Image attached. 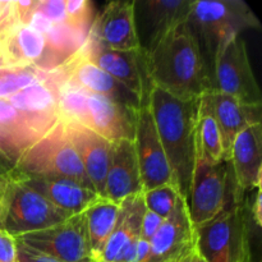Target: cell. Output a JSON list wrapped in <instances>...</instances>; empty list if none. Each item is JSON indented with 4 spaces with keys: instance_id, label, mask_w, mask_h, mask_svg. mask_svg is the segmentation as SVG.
I'll return each mask as SVG.
<instances>
[{
    "instance_id": "9a60e30c",
    "label": "cell",
    "mask_w": 262,
    "mask_h": 262,
    "mask_svg": "<svg viewBox=\"0 0 262 262\" xmlns=\"http://www.w3.org/2000/svg\"><path fill=\"white\" fill-rule=\"evenodd\" d=\"M58 81V72L55 69L45 79L26 87L7 99L40 137H43L60 122Z\"/></svg>"
},
{
    "instance_id": "4dcf8cb0",
    "label": "cell",
    "mask_w": 262,
    "mask_h": 262,
    "mask_svg": "<svg viewBox=\"0 0 262 262\" xmlns=\"http://www.w3.org/2000/svg\"><path fill=\"white\" fill-rule=\"evenodd\" d=\"M36 12L51 25L68 26L66 17V0H38Z\"/></svg>"
},
{
    "instance_id": "7a4b0ae2",
    "label": "cell",
    "mask_w": 262,
    "mask_h": 262,
    "mask_svg": "<svg viewBox=\"0 0 262 262\" xmlns=\"http://www.w3.org/2000/svg\"><path fill=\"white\" fill-rule=\"evenodd\" d=\"M150 106L171 173V184L187 202L197 160L200 99H179L154 87Z\"/></svg>"
},
{
    "instance_id": "836d02e7",
    "label": "cell",
    "mask_w": 262,
    "mask_h": 262,
    "mask_svg": "<svg viewBox=\"0 0 262 262\" xmlns=\"http://www.w3.org/2000/svg\"><path fill=\"white\" fill-rule=\"evenodd\" d=\"M17 239V238H15ZM17 262H60L50 256L41 253L17 239Z\"/></svg>"
},
{
    "instance_id": "8d00e7d4",
    "label": "cell",
    "mask_w": 262,
    "mask_h": 262,
    "mask_svg": "<svg viewBox=\"0 0 262 262\" xmlns=\"http://www.w3.org/2000/svg\"><path fill=\"white\" fill-rule=\"evenodd\" d=\"M8 183H9V173L0 174V211H2L3 204H4L5 193H7Z\"/></svg>"
},
{
    "instance_id": "484cf974",
    "label": "cell",
    "mask_w": 262,
    "mask_h": 262,
    "mask_svg": "<svg viewBox=\"0 0 262 262\" xmlns=\"http://www.w3.org/2000/svg\"><path fill=\"white\" fill-rule=\"evenodd\" d=\"M118 211L119 205L101 197L83 211L90 245L96 262H101L102 253L117 222Z\"/></svg>"
},
{
    "instance_id": "8fae6325",
    "label": "cell",
    "mask_w": 262,
    "mask_h": 262,
    "mask_svg": "<svg viewBox=\"0 0 262 262\" xmlns=\"http://www.w3.org/2000/svg\"><path fill=\"white\" fill-rule=\"evenodd\" d=\"M67 61L32 26L14 23L0 32V67H35L53 72Z\"/></svg>"
},
{
    "instance_id": "4316f807",
    "label": "cell",
    "mask_w": 262,
    "mask_h": 262,
    "mask_svg": "<svg viewBox=\"0 0 262 262\" xmlns=\"http://www.w3.org/2000/svg\"><path fill=\"white\" fill-rule=\"evenodd\" d=\"M197 158L207 163L227 160L223 151L222 135L206 94L200 99L197 120Z\"/></svg>"
},
{
    "instance_id": "ba28073f",
    "label": "cell",
    "mask_w": 262,
    "mask_h": 262,
    "mask_svg": "<svg viewBox=\"0 0 262 262\" xmlns=\"http://www.w3.org/2000/svg\"><path fill=\"white\" fill-rule=\"evenodd\" d=\"M68 217L71 216L67 212L9 173V183L0 211V229L13 237H20L53 227Z\"/></svg>"
},
{
    "instance_id": "f35d334b",
    "label": "cell",
    "mask_w": 262,
    "mask_h": 262,
    "mask_svg": "<svg viewBox=\"0 0 262 262\" xmlns=\"http://www.w3.org/2000/svg\"><path fill=\"white\" fill-rule=\"evenodd\" d=\"M181 262H205V260L201 257V256H200V253L197 252L196 248H194V250L192 251V252L189 253L186 258H183Z\"/></svg>"
},
{
    "instance_id": "d4e9b609",
    "label": "cell",
    "mask_w": 262,
    "mask_h": 262,
    "mask_svg": "<svg viewBox=\"0 0 262 262\" xmlns=\"http://www.w3.org/2000/svg\"><path fill=\"white\" fill-rule=\"evenodd\" d=\"M40 138L8 100L0 99V151L13 165Z\"/></svg>"
},
{
    "instance_id": "83f0119b",
    "label": "cell",
    "mask_w": 262,
    "mask_h": 262,
    "mask_svg": "<svg viewBox=\"0 0 262 262\" xmlns=\"http://www.w3.org/2000/svg\"><path fill=\"white\" fill-rule=\"evenodd\" d=\"M49 73L35 67H0V99H9L26 87L45 79Z\"/></svg>"
},
{
    "instance_id": "3957f363",
    "label": "cell",
    "mask_w": 262,
    "mask_h": 262,
    "mask_svg": "<svg viewBox=\"0 0 262 262\" xmlns=\"http://www.w3.org/2000/svg\"><path fill=\"white\" fill-rule=\"evenodd\" d=\"M58 72L59 119L77 123L110 142L135 138L138 113L102 95L73 86Z\"/></svg>"
},
{
    "instance_id": "30bf717a",
    "label": "cell",
    "mask_w": 262,
    "mask_h": 262,
    "mask_svg": "<svg viewBox=\"0 0 262 262\" xmlns=\"http://www.w3.org/2000/svg\"><path fill=\"white\" fill-rule=\"evenodd\" d=\"M28 247L60 262H96L83 212L38 232L15 237Z\"/></svg>"
},
{
    "instance_id": "d6a6232c",
    "label": "cell",
    "mask_w": 262,
    "mask_h": 262,
    "mask_svg": "<svg viewBox=\"0 0 262 262\" xmlns=\"http://www.w3.org/2000/svg\"><path fill=\"white\" fill-rule=\"evenodd\" d=\"M164 219L159 215L154 214V212L148 211L147 209L145 210V214L142 217V224H141V239L150 242L152 239L154 235L159 230L160 225L163 224Z\"/></svg>"
},
{
    "instance_id": "ab89813d",
    "label": "cell",
    "mask_w": 262,
    "mask_h": 262,
    "mask_svg": "<svg viewBox=\"0 0 262 262\" xmlns=\"http://www.w3.org/2000/svg\"><path fill=\"white\" fill-rule=\"evenodd\" d=\"M239 262H255V261H253V257H252V251H251V252H248L247 255H246L245 257H243Z\"/></svg>"
},
{
    "instance_id": "603a6c76",
    "label": "cell",
    "mask_w": 262,
    "mask_h": 262,
    "mask_svg": "<svg viewBox=\"0 0 262 262\" xmlns=\"http://www.w3.org/2000/svg\"><path fill=\"white\" fill-rule=\"evenodd\" d=\"M14 177L25 182L27 186L38 192L54 206L67 212L69 216L81 214L90 205L100 199L91 188L73 179L63 178V177H33V178Z\"/></svg>"
},
{
    "instance_id": "7c38bea8",
    "label": "cell",
    "mask_w": 262,
    "mask_h": 262,
    "mask_svg": "<svg viewBox=\"0 0 262 262\" xmlns=\"http://www.w3.org/2000/svg\"><path fill=\"white\" fill-rule=\"evenodd\" d=\"M77 54L120 82L137 95L140 100L152 91L154 84L148 73L147 55L141 49L130 51L113 50L87 36Z\"/></svg>"
},
{
    "instance_id": "52a82bcc",
    "label": "cell",
    "mask_w": 262,
    "mask_h": 262,
    "mask_svg": "<svg viewBox=\"0 0 262 262\" xmlns=\"http://www.w3.org/2000/svg\"><path fill=\"white\" fill-rule=\"evenodd\" d=\"M194 232L196 251L205 262H239L251 252L246 200L228 206Z\"/></svg>"
},
{
    "instance_id": "8992f818",
    "label": "cell",
    "mask_w": 262,
    "mask_h": 262,
    "mask_svg": "<svg viewBox=\"0 0 262 262\" xmlns=\"http://www.w3.org/2000/svg\"><path fill=\"white\" fill-rule=\"evenodd\" d=\"M245 200L238 193L230 160L207 163L197 158L186 202L194 229L214 219L230 205Z\"/></svg>"
},
{
    "instance_id": "4fadbf2b",
    "label": "cell",
    "mask_w": 262,
    "mask_h": 262,
    "mask_svg": "<svg viewBox=\"0 0 262 262\" xmlns=\"http://www.w3.org/2000/svg\"><path fill=\"white\" fill-rule=\"evenodd\" d=\"M150 94L141 97L133 145L141 171L143 192L171 183V173L160 142L150 106Z\"/></svg>"
},
{
    "instance_id": "277c9868",
    "label": "cell",
    "mask_w": 262,
    "mask_h": 262,
    "mask_svg": "<svg viewBox=\"0 0 262 262\" xmlns=\"http://www.w3.org/2000/svg\"><path fill=\"white\" fill-rule=\"evenodd\" d=\"M186 22L211 73L216 51L223 43L245 31L261 27L257 15L243 0H193Z\"/></svg>"
},
{
    "instance_id": "5bb4252c",
    "label": "cell",
    "mask_w": 262,
    "mask_h": 262,
    "mask_svg": "<svg viewBox=\"0 0 262 262\" xmlns=\"http://www.w3.org/2000/svg\"><path fill=\"white\" fill-rule=\"evenodd\" d=\"M193 0H135V27L140 49L150 55L174 28L184 23Z\"/></svg>"
},
{
    "instance_id": "ffe728a7",
    "label": "cell",
    "mask_w": 262,
    "mask_h": 262,
    "mask_svg": "<svg viewBox=\"0 0 262 262\" xmlns=\"http://www.w3.org/2000/svg\"><path fill=\"white\" fill-rule=\"evenodd\" d=\"M229 160L238 193L246 199L262 184V123L250 125L234 138Z\"/></svg>"
},
{
    "instance_id": "9c48e42d",
    "label": "cell",
    "mask_w": 262,
    "mask_h": 262,
    "mask_svg": "<svg viewBox=\"0 0 262 262\" xmlns=\"http://www.w3.org/2000/svg\"><path fill=\"white\" fill-rule=\"evenodd\" d=\"M215 91L234 97L242 104L262 105L261 90L248 58L247 46L241 36L223 43L212 64Z\"/></svg>"
},
{
    "instance_id": "e0dca14e",
    "label": "cell",
    "mask_w": 262,
    "mask_h": 262,
    "mask_svg": "<svg viewBox=\"0 0 262 262\" xmlns=\"http://www.w3.org/2000/svg\"><path fill=\"white\" fill-rule=\"evenodd\" d=\"M58 69L61 78L68 83L81 87L86 91L109 97L136 113L140 110L141 102L137 95L78 54L72 56Z\"/></svg>"
},
{
    "instance_id": "f546056e",
    "label": "cell",
    "mask_w": 262,
    "mask_h": 262,
    "mask_svg": "<svg viewBox=\"0 0 262 262\" xmlns=\"http://www.w3.org/2000/svg\"><path fill=\"white\" fill-rule=\"evenodd\" d=\"M66 17L68 27L89 36L94 23V5L89 0H66Z\"/></svg>"
},
{
    "instance_id": "1f68e13d",
    "label": "cell",
    "mask_w": 262,
    "mask_h": 262,
    "mask_svg": "<svg viewBox=\"0 0 262 262\" xmlns=\"http://www.w3.org/2000/svg\"><path fill=\"white\" fill-rule=\"evenodd\" d=\"M0 262H17V239L0 229Z\"/></svg>"
},
{
    "instance_id": "e575fe53",
    "label": "cell",
    "mask_w": 262,
    "mask_h": 262,
    "mask_svg": "<svg viewBox=\"0 0 262 262\" xmlns=\"http://www.w3.org/2000/svg\"><path fill=\"white\" fill-rule=\"evenodd\" d=\"M17 22L13 0H0V32Z\"/></svg>"
},
{
    "instance_id": "d6986e66",
    "label": "cell",
    "mask_w": 262,
    "mask_h": 262,
    "mask_svg": "<svg viewBox=\"0 0 262 262\" xmlns=\"http://www.w3.org/2000/svg\"><path fill=\"white\" fill-rule=\"evenodd\" d=\"M63 123L92 188L97 196L104 199L113 142L77 123Z\"/></svg>"
},
{
    "instance_id": "d590c367",
    "label": "cell",
    "mask_w": 262,
    "mask_h": 262,
    "mask_svg": "<svg viewBox=\"0 0 262 262\" xmlns=\"http://www.w3.org/2000/svg\"><path fill=\"white\" fill-rule=\"evenodd\" d=\"M261 187H262V184H261V186L256 187V188L253 189L255 194H253V200H252V202H251L250 207H248V210H250V214H248V215H251V220H252V223L257 228H261V225H262V211H261L262 192H261Z\"/></svg>"
},
{
    "instance_id": "7402d4cb",
    "label": "cell",
    "mask_w": 262,
    "mask_h": 262,
    "mask_svg": "<svg viewBox=\"0 0 262 262\" xmlns=\"http://www.w3.org/2000/svg\"><path fill=\"white\" fill-rule=\"evenodd\" d=\"M206 95L222 135L224 158L229 160L234 138L250 125L262 123V105L242 104L220 91H210Z\"/></svg>"
},
{
    "instance_id": "5b68a950",
    "label": "cell",
    "mask_w": 262,
    "mask_h": 262,
    "mask_svg": "<svg viewBox=\"0 0 262 262\" xmlns=\"http://www.w3.org/2000/svg\"><path fill=\"white\" fill-rule=\"evenodd\" d=\"M12 173L25 178L63 177L94 191L61 120L20 156Z\"/></svg>"
},
{
    "instance_id": "f1b7e54d",
    "label": "cell",
    "mask_w": 262,
    "mask_h": 262,
    "mask_svg": "<svg viewBox=\"0 0 262 262\" xmlns=\"http://www.w3.org/2000/svg\"><path fill=\"white\" fill-rule=\"evenodd\" d=\"M142 196L146 209L163 219H166L171 214L177 201L181 197L171 183L163 184L142 192Z\"/></svg>"
},
{
    "instance_id": "2e32d148",
    "label": "cell",
    "mask_w": 262,
    "mask_h": 262,
    "mask_svg": "<svg viewBox=\"0 0 262 262\" xmlns=\"http://www.w3.org/2000/svg\"><path fill=\"white\" fill-rule=\"evenodd\" d=\"M148 243L147 262H181L196 248V232L182 197Z\"/></svg>"
},
{
    "instance_id": "6da1fadb",
    "label": "cell",
    "mask_w": 262,
    "mask_h": 262,
    "mask_svg": "<svg viewBox=\"0 0 262 262\" xmlns=\"http://www.w3.org/2000/svg\"><path fill=\"white\" fill-rule=\"evenodd\" d=\"M154 87L179 99H201L215 91L214 77L187 22L174 28L147 56Z\"/></svg>"
},
{
    "instance_id": "ac0fdd59",
    "label": "cell",
    "mask_w": 262,
    "mask_h": 262,
    "mask_svg": "<svg viewBox=\"0 0 262 262\" xmlns=\"http://www.w3.org/2000/svg\"><path fill=\"white\" fill-rule=\"evenodd\" d=\"M89 37L113 50L140 49L135 27V0L109 3L94 19Z\"/></svg>"
},
{
    "instance_id": "74e56055",
    "label": "cell",
    "mask_w": 262,
    "mask_h": 262,
    "mask_svg": "<svg viewBox=\"0 0 262 262\" xmlns=\"http://www.w3.org/2000/svg\"><path fill=\"white\" fill-rule=\"evenodd\" d=\"M14 165L4 156V154L0 151V174H8L13 170Z\"/></svg>"
},
{
    "instance_id": "44dd1931",
    "label": "cell",
    "mask_w": 262,
    "mask_h": 262,
    "mask_svg": "<svg viewBox=\"0 0 262 262\" xmlns=\"http://www.w3.org/2000/svg\"><path fill=\"white\" fill-rule=\"evenodd\" d=\"M143 192L140 165L130 140L112 143L104 199L119 205L123 200Z\"/></svg>"
},
{
    "instance_id": "cb8c5ba5",
    "label": "cell",
    "mask_w": 262,
    "mask_h": 262,
    "mask_svg": "<svg viewBox=\"0 0 262 262\" xmlns=\"http://www.w3.org/2000/svg\"><path fill=\"white\" fill-rule=\"evenodd\" d=\"M145 210L142 193L133 194L120 202L117 222L102 253L101 262H115L123 251L140 239Z\"/></svg>"
}]
</instances>
